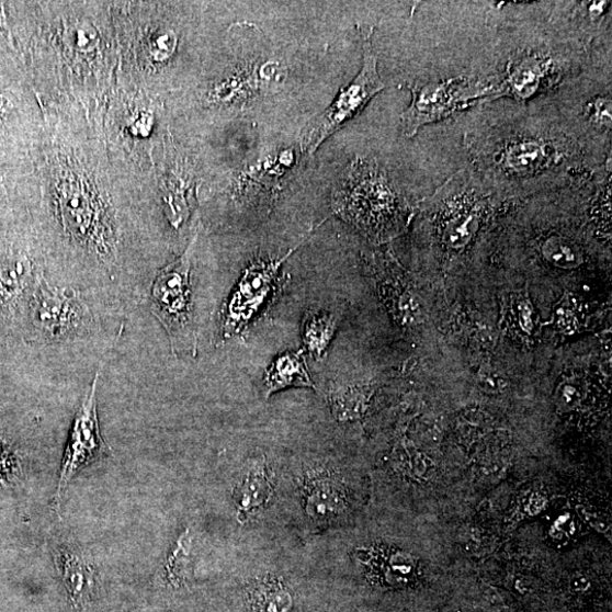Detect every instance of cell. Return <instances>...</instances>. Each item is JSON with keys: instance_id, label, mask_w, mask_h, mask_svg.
<instances>
[{"instance_id": "4", "label": "cell", "mask_w": 612, "mask_h": 612, "mask_svg": "<svg viewBox=\"0 0 612 612\" xmlns=\"http://www.w3.org/2000/svg\"><path fill=\"white\" fill-rule=\"evenodd\" d=\"M495 87L466 77L417 82L408 87L412 92V102L400 116L405 136L413 138L424 125L445 120L481 98H486L484 102H487Z\"/></svg>"}, {"instance_id": "22", "label": "cell", "mask_w": 612, "mask_h": 612, "mask_svg": "<svg viewBox=\"0 0 612 612\" xmlns=\"http://www.w3.org/2000/svg\"><path fill=\"white\" fill-rule=\"evenodd\" d=\"M480 389L488 394H501L508 387L507 379L502 374L490 365H484L476 378Z\"/></svg>"}, {"instance_id": "12", "label": "cell", "mask_w": 612, "mask_h": 612, "mask_svg": "<svg viewBox=\"0 0 612 612\" xmlns=\"http://www.w3.org/2000/svg\"><path fill=\"white\" fill-rule=\"evenodd\" d=\"M291 387L315 388L303 350L281 355L265 371L264 395L267 398Z\"/></svg>"}, {"instance_id": "18", "label": "cell", "mask_w": 612, "mask_h": 612, "mask_svg": "<svg viewBox=\"0 0 612 612\" xmlns=\"http://www.w3.org/2000/svg\"><path fill=\"white\" fill-rule=\"evenodd\" d=\"M544 259L562 269H575L583 263V253L577 245L564 236H551L541 246Z\"/></svg>"}, {"instance_id": "9", "label": "cell", "mask_w": 612, "mask_h": 612, "mask_svg": "<svg viewBox=\"0 0 612 612\" xmlns=\"http://www.w3.org/2000/svg\"><path fill=\"white\" fill-rule=\"evenodd\" d=\"M552 59L537 54H524L510 60L502 81L495 87L491 101L501 97H510L525 102L541 87L551 71Z\"/></svg>"}, {"instance_id": "14", "label": "cell", "mask_w": 612, "mask_h": 612, "mask_svg": "<svg viewBox=\"0 0 612 612\" xmlns=\"http://www.w3.org/2000/svg\"><path fill=\"white\" fill-rule=\"evenodd\" d=\"M270 489L264 462L261 460L253 462L234 492L238 514L248 518L257 512L269 499Z\"/></svg>"}, {"instance_id": "17", "label": "cell", "mask_w": 612, "mask_h": 612, "mask_svg": "<svg viewBox=\"0 0 612 612\" xmlns=\"http://www.w3.org/2000/svg\"><path fill=\"white\" fill-rule=\"evenodd\" d=\"M31 276V262L22 254L13 256L0 264V298L11 302L19 297Z\"/></svg>"}, {"instance_id": "2", "label": "cell", "mask_w": 612, "mask_h": 612, "mask_svg": "<svg viewBox=\"0 0 612 612\" xmlns=\"http://www.w3.org/2000/svg\"><path fill=\"white\" fill-rule=\"evenodd\" d=\"M197 241L158 274L151 291V313L165 328L175 355L196 354V335L191 301V268Z\"/></svg>"}, {"instance_id": "7", "label": "cell", "mask_w": 612, "mask_h": 612, "mask_svg": "<svg viewBox=\"0 0 612 612\" xmlns=\"http://www.w3.org/2000/svg\"><path fill=\"white\" fill-rule=\"evenodd\" d=\"M86 306L78 293L41 285L32 303V321L45 336L58 338L79 330Z\"/></svg>"}, {"instance_id": "3", "label": "cell", "mask_w": 612, "mask_h": 612, "mask_svg": "<svg viewBox=\"0 0 612 612\" xmlns=\"http://www.w3.org/2000/svg\"><path fill=\"white\" fill-rule=\"evenodd\" d=\"M359 30L363 47L361 71L348 88L340 91L333 104L303 132L301 148L306 154H315L330 135L360 114L367 102L386 88L378 73V59L372 46L373 27L359 25Z\"/></svg>"}, {"instance_id": "1", "label": "cell", "mask_w": 612, "mask_h": 612, "mask_svg": "<svg viewBox=\"0 0 612 612\" xmlns=\"http://www.w3.org/2000/svg\"><path fill=\"white\" fill-rule=\"evenodd\" d=\"M337 214L369 234L389 238L397 234L405 216L403 197L384 170L358 159L333 197Z\"/></svg>"}, {"instance_id": "28", "label": "cell", "mask_w": 612, "mask_h": 612, "mask_svg": "<svg viewBox=\"0 0 612 612\" xmlns=\"http://www.w3.org/2000/svg\"><path fill=\"white\" fill-rule=\"evenodd\" d=\"M607 2H594L590 5L589 11L593 19H598L607 9Z\"/></svg>"}, {"instance_id": "27", "label": "cell", "mask_w": 612, "mask_h": 612, "mask_svg": "<svg viewBox=\"0 0 612 612\" xmlns=\"http://www.w3.org/2000/svg\"><path fill=\"white\" fill-rule=\"evenodd\" d=\"M591 588L589 578L583 575H576L571 578L570 589L577 593L587 592Z\"/></svg>"}, {"instance_id": "24", "label": "cell", "mask_w": 612, "mask_h": 612, "mask_svg": "<svg viewBox=\"0 0 612 612\" xmlns=\"http://www.w3.org/2000/svg\"><path fill=\"white\" fill-rule=\"evenodd\" d=\"M177 37L172 31L158 33L151 43V55L156 60H165L177 48Z\"/></svg>"}, {"instance_id": "16", "label": "cell", "mask_w": 612, "mask_h": 612, "mask_svg": "<svg viewBox=\"0 0 612 612\" xmlns=\"http://www.w3.org/2000/svg\"><path fill=\"white\" fill-rule=\"evenodd\" d=\"M253 612H291L293 596L279 578H265L250 590Z\"/></svg>"}, {"instance_id": "26", "label": "cell", "mask_w": 612, "mask_h": 612, "mask_svg": "<svg viewBox=\"0 0 612 612\" xmlns=\"http://www.w3.org/2000/svg\"><path fill=\"white\" fill-rule=\"evenodd\" d=\"M97 41V33L92 27L88 30V25L80 27L76 32V42L79 48L89 49Z\"/></svg>"}, {"instance_id": "25", "label": "cell", "mask_w": 612, "mask_h": 612, "mask_svg": "<svg viewBox=\"0 0 612 612\" xmlns=\"http://www.w3.org/2000/svg\"><path fill=\"white\" fill-rule=\"evenodd\" d=\"M412 466L416 475L424 480L429 479L430 476L434 473L433 464L428 457L423 455L416 456V458L412 461Z\"/></svg>"}, {"instance_id": "20", "label": "cell", "mask_w": 612, "mask_h": 612, "mask_svg": "<svg viewBox=\"0 0 612 612\" xmlns=\"http://www.w3.org/2000/svg\"><path fill=\"white\" fill-rule=\"evenodd\" d=\"M191 551L192 536L190 530H186L178 540L177 546L166 565L168 580L175 587H182L189 581L192 563Z\"/></svg>"}, {"instance_id": "21", "label": "cell", "mask_w": 612, "mask_h": 612, "mask_svg": "<svg viewBox=\"0 0 612 612\" xmlns=\"http://www.w3.org/2000/svg\"><path fill=\"white\" fill-rule=\"evenodd\" d=\"M507 320L510 328L524 337H531L536 330L537 317L528 292L514 294L509 302Z\"/></svg>"}, {"instance_id": "19", "label": "cell", "mask_w": 612, "mask_h": 612, "mask_svg": "<svg viewBox=\"0 0 612 612\" xmlns=\"http://www.w3.org/2000/svg\"><path fill=\"white\" fill-rule=\"evenodd\" d=\"M370 390L367 388L352 387L343 390H331L330 400L333 416L340 421L360 418L366 407Z\"/></svg>"}, {"instance_id": "11", "label": "cell", "mask_w": 612, "mask_h": 612, "mask_svg": "<svg viewBox=\"0 0 612 612\" xmlns=\"http://www.w3.org/2000/svg\"><path fill=\"white\" fill-rule=\"evenodd\" d=\"M474 192L475 190L472 189L464 206L455 207L452 215L442 224L441 241L449 249H464L479 229L483 207L481 202L473 195Z\"/></svg>"}, {"instance_id": "5", "label": "cell", "mask_w": 612, "mask_h": 612, "mask_svg": "<svg viewBox=\"0 0 612 612\" xmlns=\"http://www.w3.org/2000/svg\"><path fill=\"white\" fill-rule=\"evenodd\" d=\"M297 248L281 259L257 261L247 268L224 308L220 327L224 340L245 332L252 324L279 286L282 265Z\"/></svg>"}, {"instance_id": "8", "label": "cell", "mask_w": 612, "mask_h": 612, "mask_svg": "<svg viewBox=\"0 0 612 612\" xmlns=\"http://www.w3.org/2000/svg\"><path fill=\"white\" fill-rule=\"evenodd\" d=\"M562 158L552 143L522 138L509 141L499 152L497 163L509 178L532 179L554 168Z\"/></svg>"}, {"instance_id": "6", "label": "cell", "mask_w": 612, "mask_h": 612, "mask_svg": "<svg viewBox=\"0 0 612 612\" xmlns=\"http://www.w3.org/2000/svg\"><path fill=\"white\" fill-rule=\"evenodd\" d=\"M100 374L97 373L88 396L77 413L70 440L63 458L56 490V506L60 508L63 491L75 476L91 462L104 456L107 445L101 438L97 416V389Z\"/></svg>"}, {"instance_id": "15", "label": "cell", "mask_w": 612, "mask_h": 612, "mask_svg": "<svg viewBox=\"0 0 612 612\" xmlns=\"http://www.w3.org/2000/svg\"><path fill=\"white\" fill-rule=\"evenodd\" d=\"M337 328L335 314L314 311L305 316L303 339L306 351L314 358L322 359Z\"/></svg>"}, {"instance_id": "23", "label": "cell", "mask_w": 612, "mask_h": 612, "mask_svg": "<svg viewBox=\"0 0 612 612\" xmlns=\"http://www.w3.org/2000/svg\"><path fill=\"white\" fill-rule=\"evenodd\" d=\"M587 115L591 123L607 129L611 128V98L609 95L596 98L588 106Z\"/></svg>"}, {"instance_id": "10", "label": "cell", "mask_w": 612, "mask_h": 612, "mask_svg": "<svg viewBox=\"0 0 612 612\" xmlns=\"http://www.w3.org/2000/svg\"><path fill=\"white\" fill-rule=\"evenodd\" d=\"M63 582L75 605L86 609L94 589L95 569L86 556L59 549L54 553Z\"/></svg>"}, {"instance_id": "13", "label": "cell", "mask_w": 612, "mask_h": 612, "mask_svg": "<svg viewBox=\"0 0 612 612\" xmlns=\"http://www.w3.org/2000/svg\"><path fill=\"white\" fill-rule=\"evenodd\" d=\"M347 507L344 492L330 479H317L305 495L306 513L317 523H329Z\"/></svg>"}]
</instances>
